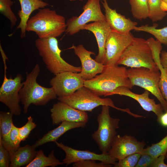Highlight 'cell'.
Returning a JSON list of instances; mask_svg holds the SVG:
<instances>
[{"mask_svg": "<svg viewBox=\"0 0 167 167\" xmlns=\"http://www.w3.org/2000/svg\"><path fill=\"white\" fill-rule=\"evenodd\" d=\"M157 121L163 126L167 127V112L163 113L157 118Z\"/></svg>", "mask_w": 167, "mask_h": 167, "instance_id": "obj_39", "label": "cell"}, {"mask_svg": "<svg viewBox=\"0 0 167 167\" xmlns=\"http://www.w3.org/2000/svg\"><path fill=\"white\" fill-rule=\"evenodd\" d=\"M101 3L105 9L106 21L112 31L126 34L131 31L135 30L137 25L136 22L117 13L116 9H111L109 6L107 0H103Z\"/></svg>", "mask_w": 167, "mask_h": 167, "instance_id": "obj_18", "label": "cell"}, {"mask_svg": "<svg viewBox=\"0 0 167 167\" xmlns=\"http://www.w3.org/2000/svg\"><path fill=\"white\" fill-rule=\"evenodd\" d=\"M80 1H82L83 0H79Z\"/></svg>", "mask_w": 167, "mask_h": 167, "instance_id": "obj_42", "label": "cell"}, {"mask_svg": "<svg viewBox=\"0 0 167 167\" xmlns=\"http://www.w3.org/2000/svg\"><path fill=\"white\" fill-rule=\"evenodd\" d=\"M35 149L29 145L20 147L11 156L10 167H19L29 164L37 154V151Z\"/></svg>", "mask_w": 167, "mask_h": 167, "instance_id": "obj_22", "label": "cell"}, {"mask_svg": "<svg viewBox=\"0 0 167 167\" xmlns=\"http://www.w3.org/2000/svg\"><path fill=\"white\" fill-rule=\"evenodd\" d=\"M86 123L80 122L63 121L56 128L49 131L41 138L37 140L32 146L35 148L49 142L57 140L68 131L78 128L84 127Z\"/></svg>", "mask_w": 167, "mask_h": 167, "instance_id": "obj_21", "label": "cell"}, {"mask_svg": "<svg viewBox=\"0 0 167 167\" xmlns=\"http://www.w3.org/2000/svg\"><path fill=\"white\" fill-rule=\"evenodd\" d=\"M21 7L18 12L20 21L17 27L21 30V37H24L26 35V27L27 22L32 13L36 10L45 8L49 4L42 0H19Z\"/></svg>", "mask_w": 167, "mask_h": 167, "instance_id": "obj_20", "label": "cell"}, {"mask_svg": "<svg viewBox=\"0 0 167 167\" xmlns=\"http://www.w3.org/2000/svg\"><path fill=\"white\" fill-rule=\"evenodd\" d=\"M13 114L10 111L0 112V137L2 140L8 137L14 124Z\"/></svg>", "mask_w": 167, "mask_h": 167, "instance_id": "obj_28", "label": "cell"}, {"mask_svg": "<svg viewBox=\"0 0 167 167\" xmlns=\"http://www.w3.org/2000/svg\"><path fill=\"white\" fill-rule=\"evenodd\" d=\"M161 8L162 11H167V0H161Z\"/></svg>", "mask_w": 167, "mask_h": 167, "instance_id": "obj_40", "label": "cell"}, {"mask_svg": "<svg viewBox=\"0 0 167 167\" xmlns=\"http://www.w3.org/2000/svg\"><path fill=\"white\" fill-rule=\"evenodd\" d=\"M70 49H74L80 60L81 70L79 74L84 81L92 79L101 73L105 68V65L91 58V55H95V53L87 50L82 45L77 46L73 45Z\"/></svg>", "mask_w": 167, "mask_h": 167, "instance_id": "obj_16", "label": "cell"}, {"mask_svg": "<svg viewBox=\"0 0 167 167\" xmlns=\"http://www.w3.org/2000/svg\"><path fill=\"white\" fill-rule=\"evenodd\" d=\"M146 154L157 157L164 155L167 157V135L158 142L144 148L141 154Z\"/></svg>", "mask_w": 167, "mask_h": 167, "instance_id": "obj_29", "label": "cell"}, {"mask_svg": "<svg viewBox=\"0 0 167 167\" xmlns=\"http://www.w3.org/2000/svg\"><path fill=\"white\" fill-rule=\"evenodd\" d=\"M36 126V124L33 122V118L31 116L28 117L27 122L23 126L19 128V136L21 141H25L31 131Z\"/></svg>", "mask_w": 167, "mask_h": 167, "instance_id": "obj_33", "label": "cell"}, {"mask_svg": "<svg viewBox=\"0 0 167 167\" xmlns=\"http://www.w3.org/2000/svg\"><path fill=\"white\" fill-rule=\"evenodd\" d=\"M0 141L3 146L9 152L11 157L13 153L20 147L21 141L19 136V128L14 124L8 138L5 140H2L0 137Z\"/></svg>", "mask_w": 167, "mask_h": 167, "instance_id": "obj_27", "label": "cell"}, {"mask_svg": "<svg viewBox=\"0 0 167 167\" xmlns=\"http://www.w3.org/2000/svg\"><path fill=\"white\" fill-rule=\"evenodd\" d=\"M57 146L62 149L65 153V158L62 160L63 164L67 166L72 163L86 160H94L114 165L117 161L111 157L108 154L96 153L88 150H79L66 145L62 142H55Z\"/></svg>", "mask_w": 167, "mask_h": 167, "instance_id": "obj_14", "label": "cell"}, {"mask_svg": "<svg viewBox=\"0 0 167 167\" xmlns=\"http://www.w3.org/2000/svg\"><path fill=\"white\" fill-rule=\"evenodd\" d=\"M129 3L134 18L142 20L148 17L149 9L148 0H130Z\"/></svg>", "mask_w": 167, "mask_h": 167, "instance_id": "obj_25", "label": "cell"}, {"mask_svg": "<svg viewBox=\"0 0 167 167\" xmlns=\"http://www.w3.org/2000/svg\"><path fill=\"white\" fill-rule=\"evenodd\" d=\"M134 38L131 32L122 34L112 31L107 40L106 54L102 63L106 66L118 65L121 56Z\"/></svg>", "mask_w": 167, "mask_h": 167, "instance_id": "obj_11", "label": "cell"}, {"mask_svg": "<svg viewBox=\"0 0 167 167\" xmlns=\"http://www.w3.org/2000/svg\"><path fill=\"white\" fill-rule=\"evenodd\" d=\"M71 1H75V0H70Z\"/></svg>", "mask_w": 167, "mask_h": 167, "instance_id": "obj_41", "label": "cell"}, {"mask_svg": "<svg viewBox=\"0 0 167 167\" xmlns=\"http://www.w3.org/2000/svg\"><path fill=\"white\" fill-rule=\"evenodd\" d=\"M63 164L62 162L57 158L54 155V151L52 150L48 156L45 155L42 150L37 151L35 158L26 167H54Z\"/></svg>", "mask_w": 167, "mask_h": 167, "instance_id": "obj_24", "label": "cell"}, {"mask_svg": "<svg viewBox=\"0 0 167 167\" xmlns=\"http://www.w3.org/2000/svg\"><path fill=\"white\" fill-rule=\"evenodd\" d=\"M146 145L144 141H139L133 136L117 135L107 153L118 161L133 154H141Z\"/></svg>", "mask_w": 167, "mask_h": 167, "instance_id": "obj_13", "label": "cell"}, {"mask_svg": "<svg viewBox=\"0 0 167 167\" xmlns=\"http://www.w3.org/2000/svg\"><path fill=\"white\" fill-rule=\"evenodd\" d=\"M131 68L144 67L153 71L159 69L155 62L152 50L147 40L135 37L124 51L118 62Z\"/></svg>", "mask_w": 167, "mask_h": 167, "instance_id": "obj_5", "label": "cell"}, {"mask_svg": "<svg viewBox=\"0 0 167 167\" xmlns=\"http://www.w3.org/2000/svg\"><path fill=\"white\" fill-rule=\"evenodd\" d=\"M100 0H88L83 6V11L78 16H74L67 20L65 32L73 35L82 30L83 27L90 22L106 20L100 5Z\"/></svg>", "mask_w": 167, "mask_h": 167, "instance_id": "obj_9", "label": "cell"}, {"mask_svg": "<svg viewBox=\"0 0 167 167\" xmlns=\"http://www.w3.org/2000/svg\"><path fill=\"white\" fill-rule=\"evenodd\" d=\"M160 61L163 68L167 72V51H161L160 55Z\"/></svg>", "mask_w": 167, "mask_h": 167, "instance_id": "obj_38", "label": "cell"}, {"mask_svg": "<svg viewBox=\"0 0 167 167\" xmlns=\"http://www.w3.org/2000/svg\"><path fill=\"white\" fill-rule=\"evenodd\" d=\"M11 157L9 152L0 141V167H10Z\"/></svg>", "mask_w": 167, "mask_h": 167, "instance_id": "obj_35", "label": "cell"}, {"mask_svg": "<svg viewBox=\"0 0 167 167\" xmlns=\"http://www.w3.org/2000/svg\"><path fill=\"white\" fill-rule=\"evenodd\" d=\"M162 48V46L158 45H155L151 47L154 60L161 73L159 87L163 97L167 102V72L163 68L160 61V55Z\"/></svg>", "mask_w": 167, "mask_h": 167, "instance_id": "obj_23", "label": "cell"}, {"mask_svg": "<svg viewBox=\"0 0 167 167\" xmlns=\"http://www.w3.org/2000/svg\"><path fill=\"white\" fill-rule=\"evenodd\" d=\"M158 25L154 24L152 26L148 24L136 27L135 30L136 31H143L153 35L156 40L161 44L167 45V27L157 29Z\"/></svg>", "mask_w": 167, "mask_h": 167, "instance_id": "obj_26", "label": "cell"}, {"mask_svg": "<svg viewBox=\"0 0 167 167\" xmlns=\"http://www.w3.org/2000/svg\"><path fill=\"white\" fill-rule=\"evenodd\" d=\"M13 4V2L11 0H0V12L9 20L11 28L16 24L17 20L11 8Z\"/></svg>", "mask_w": 167, "mask_h": 167, "instance_id": "obj_31", "label": "cell"}, {"mask_svg": "<svg viewBox=\"0 0 167 167\" xmlns=\"http://www.w3.org/2000/svg\"><path fill=\"white\" fill-rule=\"evenodd\" d=\"M91 32L94 35L98 47V53L94 59L97 62L102 63L106 54V44L112 30L106 20L93 22L87 24L82 30Z\"/></svg>", "mask_w": 167, "mask_h": 167, "instance_id": "obj_19", "label": "cell"}, {"mask_svg": "<svg viewBox=\"0 0 167 167\" xmlns=\"http://www.w3.org/2000/svg\"><path fill=\"white\" fill-rule=\"evenodd\" d=\"M112 165L101 162L97 163L96 161L91 160L78 162L73 164L74 167H110Z\"/></svg>", "mask_w": 167, "mask_h": 167, "instance_id": "obj_34", "label": "cell"}, {"mask_svg": "<svg viewBox=\"0 0 167 167\" xmlns=\"http://www.w3.org/2000/svg\"><path fill=\"white\" fill-rule=\"evenodd\" d=\"M50 111L53 125H58L65 121L86 123L89 120L86 112L75 109L59 101L53 105Z\"/></svg>", "mask_w": 167, "mask_h": 167, "instance_id": "obj_15", "label": "cell"}, {"mask_svg": "<svg viewBox=\"0 0 167 167\" xmlns=\"http://www.w3.org/2000/svg\"><path fill=\"white\" fill-rule=\"evenodd\" d=\"M36 47L47 69L55 75L65 71L79 73L81 66H75L67 63L61 57L62 50L56 38L37 39Z\"/></svg>", "mask_w": 167, "mask_h": 167, "instance_id": "obj_4", "label": "cell"}, {"mask_svg": "<svg viewBox=\"0 0 167 167\" xmlns=\"http://www.w3.org/2000/svg\"><path fill=\"white\" fill-rule=\"evenodd\" d=\"M132 86H137L149 91L159 101L165 112H167V102L163 97L158 86L161 73L144 67L127 69Z\"/></svg>", "mask_w": 167, "mask_h": 167, "instance_id": "obj_8", "label": "cell"}, {"mask_svg": "<svg viewBox=\"0 0 167 167\" xmlns=\"http://www.w3.org/2000/svg\"><path fill=\"white\" fill-rule=\"evenodd\" d=\"M110 107L102 106L101 112L97 117L98 127L92 135L102 153H107L117 135L120 120L111 117Z\"/></svg>", "mask_w": 167, "mask_h": 167, "instance_id": "obj_6", "label": "cell"}, {"mask_svg": "<svg viewBox=\"0 0 167 167\" xmlns=\"http://www.w3.org/2000/svg\"><path fill=\"white\" fill-rule=\"evenodd\" d=\"M166 158L164 155H161L156 157L155 160L152 167H167V164L164 162V160Z\"/></svg>", "mask_w": 167, "mask_h": 167, "instance_id": "obj_37", "label": "cell"}, {"mask_svg": "<svg viewBox=\"0 0 167 167\" xmlns=\"http://www.w3.org/2000/svg\"><path fill=\"white\" fill-rule=\"evenodd\" d=\"M66 28L65 18L48 8L39 9L29 18L26 31L33 32L41 39L57 37L65 32Z\"/></svg>", "mask_w": 167, "mask_h": 167, "instance_id": "obj_3", "label": "cell"}, {"mask_svg": "<svg viewBox=\"0 0 167 167\" xmlns=\"http://www.w3.org/2000/svg\"><path fill=\"white\" fill-rule=\"evenodd\" d=\"M58 99L75 109L85 112H92L96 108L103 105L108 106L123 112L126 111V109L116 106L111 99L101 98L84 86L71 95L58 97Z\"/></svg>", "mask_w": 167, "mask_h": 167, "instance_id": "obj_7", "label": "cell"}, {"mask_svg": "<svg viewBox=\"0 0 167 167\" xmlns=\"http://www.w3.org/2000/svg\"><path fill=\"white\" fill-rule=\"evenodd\" d=\"M150 92L145 90L141 94H137L131 92L130 89L125 87H120L108 94L106 96L118 95L128 96L136 100L142 108L148 112H153L157 118L163 113V108L160 103L156 104L154 100L149 97Z\"/></svg>", "mask_w": 167, "mask_h": 167, "instance_id": "obj_17", "label": "cell"}, {"mask_svg": "<svg viewBox=\"0 0 167 167\" xmlns=\"http://www.w3.org/2000/svg\"><path fill=\"white\" fill-rule=\"evenodd\" d=\"M149 9L148 17L154 22L162 20L167 13L161 8V0H148Z\"/></svg>", "mask_w": 167, "mask_h": 167, "instance_id": "obj_30", "label": "cell"}, {"mask_svg": "<svg viewBox=\"0 0 167 167\" xmlns=\"http://www.w3.org/2000/svg\"><path fill=\"white\" fill-rule=\"evenodd\" d=\"M40 71V66L37 64L30 72H26V79L19 93L24 113H27L32 104L44 105L50 101L57 98V96L52 87H45L37 82Z\"/></svg>", "mask_w": 167, "mask_h": 167, "instance_id": "obj_2", "label": "cell"}, {"mask_svg": "<svg viewBox=\"0 0 167 167\" xmlns=\"http://www.w3.org/2000/svg\"><path fill=\"white\" fill-rule=\"evenodd\" d=\"M156 158L148 154H141L135 167H152Z\"/></svg>", "mask_w": 167, "mask_h": 167, "instance_id": "obj_36", "label": "cell"}, {"mask_svg": "<svg viewBox=\"0 0 167 167\" xmlns=\"http://www.w3.org/2000/svg\"><path fill=\"white\" fill-rule=\"evenodd\" d=\"M84 86L97 95L106 96L120 87L131 89L126 67L118 65L105 66L100 74L92 79L85 80Z\"/></svg>", "mask_w": 167, "mask_h": 167, "instance_id": "obj_1", "label": "cell"}, {"mask_svg": "<svg viewBox=\"0 0 167 167\" xmlns=\"http://www.w3.org/2000/svg\"><path fill=\"white\" fill-rule=\"evenodd\" d=\"M23 79L20 73L14 79L11 76L7 78L6 74H4V79L0 88V101L7 107L13 115L17 116L21 114L19 93L23 85Z\"/></svg>", "mask_w": 167, "mask_h": 167, "instance_id": "obj_10", "label": "cell"}, {"mask_svg": "<svg viewBox=\"0 0 167 167\" xmlns=\"http://www.w3.org/2000/svg\"><path fill=\"white\" fill-rule=\"evenodd\" d=\"M84 80L79 73L65 71L53 78L49 83L58 97L71 95L84 86Z\"/></svg>", "mask_w": 167, "mask_h": 167, "instance_id": "obj_12", "label": "cell"}, {"mask_svg": "<svg viewBox=\"0 0 167 167\" xmlns=\"http://www.w3.org/2000/svg\"><path fill=\"white\" fill-rule=\"evenodd\" d=\"M141 154L137 153L130 155L124 159L118 161L113 165L114 167H135Z\"/></svg>", "mask_w": 167, "mask_h": 167, "instance_id": "obj_32", "label": "cell"}]
</instances>
